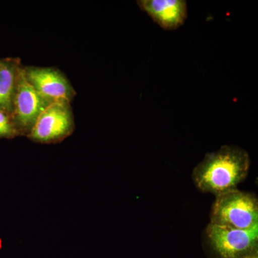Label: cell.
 Segmentation results:
<instances>
[{"label":"cell","instance_id":"obj_7","mask_svg":"<svg viewBox=\"0 0 258 258\" xmlns=\"http://www.w3.org/2000/svg\"><path fill=\"white\" fill-rule=\"evenodd\" d=\"M137 5L166 30L180 28L187 18V5L184 0H139Z\"/></svg>","mask_w":258,"mask_h":258},{"label":"cell","instance_id":"obj_5","mask_svg":"<svg viewBox=\"0 0 258 258\" xmlns=\"http://www.w3.org/2000/svg\"><path fill=\"white\" fill-rule=\"evenodd\" d=\"M74 129V115L70 103L55 102L40 113L28 137L39 143H55L71 135Z\"/></svg>","mask_w":258,"mask_h":258},{"label":"cell","instance_id":"obj_4","mask_svg":"<svg viewBox=\"0 0 258 258\" xmlns=\"http://www.w3.org/2000/svg\"><path fill=\"white\" fill-rule=\"evenodd\" d=\"M48 105L29 83L24 69L20 67L10 115L17 134L28 136L39 115Z\"/></svg>","mask_w":258,"mask_h":258},{"label":"cell","instance_id":"obj_6","mask_svg":"<svg viewBox=\"0 0 258 258\" xmlns=\"http://www.w3.org/2000/svg\"><path fill=\"white\" fill-rule=\"evenodd\" d=\"M25 76L37 93L48 104L55 102H71L74 91L67 79L53 69L27 68Z\"/></svg>","mask_w":258,"mask_h":258},{"label":"cell","instance_id":"obj_8","mask_svg":"<svg viewBox=\"0 0 258 258\" xmlns=\"http://www.w3.org/2000/svg\"><path fill=\"white\" fill-rule=\"evenodd\" d=\"M20 66L15 60H0V111L11 115Z\"/></svg>","mask_w":258,"mask_h":258},{"label":"cell","instance_id":"obj_3","mask_svg":"<svg viewBox=\"0 0 258 258\" xmlns=\"http://www.w3.org/2000/svg\"><path fill=\"white\" fill-rule=\"evenodd\" d=\"M205 237L217 258H250L258 255V227L241 230L210 223L205 230Z\"/></svg>","mask_w":258,"mask_h":258},{"label":"cell","instance_id":"obj_1","mask_svg":"<svg viewBox=\"0 0 258 258\" xmlns=\"http://www.w3.org/2000/svg\"><path fill=\"white\" fill-rule=\"evenodd\" d=\"M248 153L236 146H222L216 152L208 153L195 166L191 177L203 192L215 197L237 189L248 174Z\"/></svg>","mask_w":258,"mask_h":258},{"label":"cell","instance_id":"obj_2","mask_svg":"<svg viewBox=\"0 0 258 258\" xmlns=\"http://www.w3.org/2000/svg\"><path fill=\"white\" fill-rule=\"evenodd\" d=\"M210 224L235 230L258 227L255 195L235 189L216 196L210 212Z\"/></svg>","mask_w":258,"mask_h":258},{"label":"cell","instance_id":"obj_9","mask_svg":"<svg viewBox=\"0 0 258 258\" xmlns=\"http://www.w3.org/2000/svg\"><path fill=\"white\" fill-rule=\"evenodd\" d=\"M18 135L9 113L0 111V138Z\"/></svg>","mask_w":258,"mask_h":258}]
</instances>
